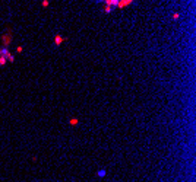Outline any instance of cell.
<instances>
[{
    "instance_id": "obj_1",
    "label": "cell",
    "mask_w": 196,
    "mask_h": 182,
    "mask_svg": "<svg viewBox=\"0 0 196 182\" xmlns=\"http://www.w3.org/2000/svg\"><path fill=\"white\" fill-rule=\"evenodd\" d=\"M12 39H13V34H12L10 31L4 32V34L1 35V44H3V47H4V48H7V47L10 45Z\"/></svg>"
},
{
    "instance_id": "obj_2",
    "label": "cell",
    "mask_w": 196,
    "mask_h": 182,
    "mask_svg": "<svg viewBox=\"0 0 196 182\" xmlns=\"http://www.w3.org/2000/svg\"><path fill=\"white\" fill-rule=\"evenodd\" d=\"M1 54H3V57L6 58V61H7V63H13V61H15V55H13V54H12L7 48H4V47H3V48H1Z\"/></svg>"
},
{
    "instance_id": "obj_3",
    "label": "cell",
    "mask_w": 196,
    "mask_h": 182,
    "mask_svg": "<svg viewBox=\"0 0 196 182\" xmlns=\"http://www.w3.org/2000/svg\"><path fill=\"white\" fill-rule=\"evenodd\" d=\"M133 1H135V0H117V4H116V7H117V9H124V7L130 6Z\"/></svg>"
},
{
    "instance_id": "obj_4",
    "label": "cell",
    "mask_w": 196,
    "mask_h": 182,
    "mask_svg": "<svg viewBox=\"0 0 196 182\" xmlns=\"http://www.w3.org/2000/svg\"><path fill=\"white\" fill-rule=\"evenodd\" d=\"M63 42H65V38L60 35V34H57V35L54 36V45H57V47H59V45H62Z\"/></svg>"
},
{
    "instance_id": "obj_5",
    "label": "cell",
    "mask_w": 196,
    "mask_h": 182,
    "mask_svg": "<svg viewBox=\"0 0 196 182\" xmlns=\"http://www.w3.org/2000/svg\"><path fill=\"white\" fill-rule=\"evenodd\" d=\"M100 1H104V6H110V7H116L117 4V0H100Z\"/></svg>"
},
{
    "instance_id": "obj_6",
    "label": "cell",
    "mask_w": 196,
    "mask_h": 182,
    "mask_svg": "<svg viewBox=\"0 0 196 182\" xmlns=\"http://www.w3.org/2000/svg\"><path fill=\"white\" fill-rule=\"evenodd\" d=\"M69 124H70L72 127H75V125H78L79 124V119L78 118H75V117H73V118H69Z\"/></svg>"
},
{
    "instance_id": "obj_7",
    "label": "cell",
    "mask_w": 196,
    "mask_h": 182,
    "mask_svg": "<svg viewBox=\"0 0 196 182\" xmlns=\"http://www.w3.org/2000/svg\"><path fill=\"white\" fill-rule=\"evenodd\" d=\"M6 63H7V61H6V58L3 57V54H1V48H0V67H3Z\"/></svg>"
},
{
    "instance_id": "obj_8",
    "label": "cell",
    "mask_w": 196,
    "mask_h": 182,
    "mask_svg": "<svg viewBox=\"0 0 196 182\" xmlns=\"http://www.w3.org/2000/svg\"><path fill=\"white\" fill-rule=\"evenodd\" d=\"M171 19H173V21H179V19H180V13H179V12H174V13L171 15Z\"/></svg>"
},
{
    "instance_id": "obj_9",
    "label": "cell",
    "mask_w": 196,
    "mask_h": 182,
    "mask_svg": "<svg viewBox=\"0 0 196 182\" xmlns=\"http://www.w3.org/2000/svg\"><path fill=\"white\" fill-rule=\"evenodd\" d=\"M41 6H42V7H48V6H50V0H42V1H41Z\"/></svg>"
},
{
    "instance_id": "obj_10",
    "label": "cell",
    "mask_w": 196,
    "mask_h": 182,
    "mask_svg": "<svg viewBox=\"0 0 196 182\" xmlns=\"http://www.w3.org/2000/svg\"><path fill=\"white\" fill-rule=\"evenodd\" d=\"M103 10H104V13H110V12L113 10V7H110V6H104Z\"/></svg>"
},
{
    "instance_id": "obj_11",
    "label": "cell",
    "mask_w": 196,
    "mask_h": 182,
    "mask_svg": "<svg viewBox=\"0 0 196 182\" xmlns=\"http://www.w3.org/2000/svg\"><path fill=\"white\" fill-rule=\"evenodd\" d=\"M16 53H18V54L24 53V47H22V45H18V47H16Z\"/></svg>"
},
{
    "instance_id": "obj_12",
    "label": "cell",
    "mask_w": 196,
    "mask_h": 182,
    "mask_svg": "<svg viewBox=\"0 0 196 182\" xmlns=\"http://www.w3.org/2000/svg\"><path fill=\"white\" fill-rule=\"evenodd\" d=\"M104 175H106V171H104V169H101V171L98 172V176H100V178H103Z\"/></svg>"
}]
</instances>
